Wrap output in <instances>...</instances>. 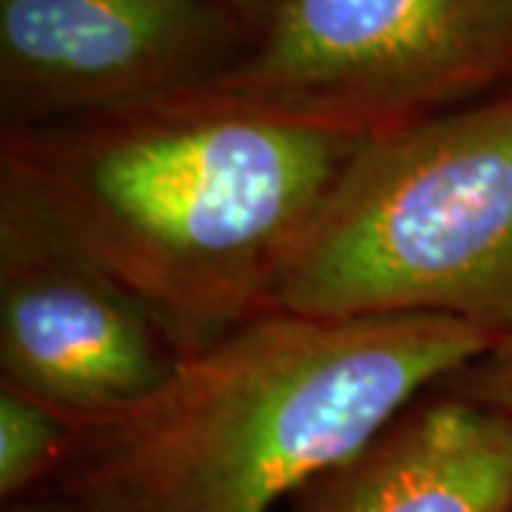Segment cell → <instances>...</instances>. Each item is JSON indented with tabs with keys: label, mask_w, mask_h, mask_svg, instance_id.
Here are the masks:
<instances>
[{
	"label": "cell",
	"mask_w": 512,
	"mask_h": 512,
	"mask_svg": "<svg viewBox=\"0 0 512 512\" xmlns=\"http://www.w3.org/2000/svg\"><path fill=\"white\" fill-rule=\"evenodd\" d=\"M365 140L208 89L3 128L0 228L109 276L188 356L268 311Z\"/></svg>",
	"instance_id": "1"
},
{
	"label": "cell",
	"mask_w": 512,
	"mask_h": 512,
	"mask_svg": "<svg viewBox=\"0 0 512 512\" xmlns=\"http://www.w3.org/2000/svg\"><path fill=\"white\" fill-rule=\"evenodd\" d=\"M495 342L444 316L265 311L80 424L40 490L86 512H274Z\"/></svg>",
	"instance_id": "2"
},
{
	"label": "cell",
	"mask_w": 512,
	"mask_h": 512,
	"mask_svg": "<svg viewBox=\"0 0 512 512\" xmlns=\"http://www.w3.org/2000/svg\"><path fill=\"white\" fill-rule=\"evenodd\" d=\"M268 311L444 316L512 336V89L367 137L285 256Z\"/></svg>",
	"instance_id": "3"
},
{
	"label": "cell",
	"mask_w": 512,
	"mask_h": 512,
	"mask_svg": "<svg viewBox=\"0 0 512 512\" xmlns=\"http://www.w3.org/2000/svg\"><path fill=\"white\" fill-rule=\"evenodd\" d=\"M512 80V0H276L208 92L376 137Z\"/></svg>",
	"instance_id": "4"
},
{
	"label": "cell",
	"mask_w": 512,
	"mask_h": 512,
	"mask_svg": "<svg viewBox=\"0 0 512 512\" xmlns=\"http://www.w3.org/2000/svg\"><path fill=\"white\" fill-rule=\"evenodd\" d=\"M248 40L251 29L217 0H0L3 126L205 92Z\"/></svg>",
	"instance_id": "5"
},
{
	"label": "cell",
	"mask_w": 512,
	"mask_h": 512,
	"mask_svg": "<svg viewBox=\"0 0 512 512\" xmlns=\"http://www.w3.org/2000/svg\"><path fill=\"white\" fill-rule=\"evenodd\" d=\"M177 362L160 325L109 276L0 228L3 387L80 427L151 396Z\"/></svg>",
	"instance_id": "6"
},
{
	"label": "cell",
	"mask_w": 512,
	"mask_h": 512,
	"mask_svg": "<svg viewBox=\"0 0 512 512\" xmlns=\"http://www.w3.org/2000/svg\"><path fill=\"white\" fill-rule=\"evenodd\" d=\"M512 424L444 387L291 498V512H510Z\"/></svg>",
	"instance_id": "7"
},
{
	"label": "cell",
	"mask_w": 512,
	"mask_h": 512,
	"mask_svg": "<svg viewBox=\"0 0 512 512\" xmlns=\"http://www.w3.org/2000/svg\"><path fill=\"white\" fill-rule=\"evenodd\" d=\"M77 436V424L49 404L0 384V498L46 487Z\"/></svg>",
	"instance_id": "8"
},
{
	"label": "cell",
	"mask_w": 512,
	"mask_h": 512,
	"mask_svg": "<svg viewBox=\"0 0 512 512\" xmlns=\"http://www.w3.org/2000/svg\"><path fill=\"white\" fill-rule=\"evenodd\" d=\"M439 387L493 410L512 424V336L498 339L484 356Z\"/></svg>",
	"instance_id": "9"
},
{
	"label": "cell",
	"mask_w": 512,
	"mask_h": 512,
	"mask_svg": "<svg viewBox=\"0 0 512 512\" xmlns=\"http://www.w3.org/2000/svg\"><path fill=\"white\" fill-rule=\"evenodd\" d=\"M3 512H86V510H83L77 501L66 498V495L55 493V490H35V493L9 501Z\"/></svg>",
	"instance_id": "10"
},
{
	"label": "cell",
	"mask_w": 512,
	"mask_h": 512,
	"mask_svg": "<svg viewBox=\"0 0 512 512\" xmlns=\"http://www.w3.org/2000/svg\"><path fill=\"white\" fill-rule=\"evenodd\" d=\"M217 3H222L225 9H231L251 29V35H254L256 29H259V23L271 12V6H274L276 0H217Z\"/></svg>",
	"instance_id": "11"
},
{
	"label": "cell",
	"mask_w": 512,
	"mask_h": 512,
	"mask_svg": "<svg viewBox=\"0 0 512 512\" xmlns=\"http://www.w3.org/2000/svg\"><path fill=\"white\" fill-rule=\"evenodd\" d=\"M510 512H512V510H510Z\"/></svg>",
	"instance_id": "12"
}]
</instances>
